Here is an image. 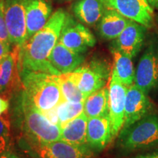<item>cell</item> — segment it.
Returning <instances> with one entry per match:
<instances>
[{"instance_id": "cell-30", "label": "cell", "mask_w": 158, "mask_h": 158, "mask_svg": "<svg viewBox=\"0 0 158 158\" xmlns=\"http://www.w3.org/2000/svg\"><path fill=\"white\" fill-rule=\"evenodd\" d=\"M0 158H19V157L13 151L8 149L3 153L0 154Z\"/></svg>"}, {"instance_id": "cell-12", "label": "cell", "mask_w": 158, "mask_h": 158, "mask_svg": "<svg viewBox=\"0 0 158 158\" xmlns=\"http://www.w3.org/2000/svg\"><path fill=\"white\" fill-rule=\"evenodd\" d=\"M152 108L147 94L135 84L127 87L126 94L124 123L122 128L129 126L149 115Z\"/></svg>"}, {"instance_id": "cell-26", "label": "cell", "mask_w": 158, "mask_h": 158, "mask_svg": "<svg viewBox=\"0 0 158 158\" xmlns=\"http://www.w3.org/2000/svg\"><path fill=\"white\" fill-rule=\"evenodd\" d=\"M0 41L10 46L9 33L6 25L5 15H4V0H0Z\"/></svg>"}, {"instance_id": "cell-3", "label": "cell", "mask_w": 158, "mask_h": 158, "mask_svg": "<svg viewBox=\"0 0 158 158\" xmlns=\"http://www.w3.org/2000/svg\"><path fill=\"white\" fill-rule=\"evenodd\" d=\"M21 110L23 131L30 145L51 143L60 140L61 128L51 123L23 94L21 100Z\"/></svg>"}, {"instance_id": "cell-2", "label": "cell", "mask_w": 158, "mask_h": 158, "mask_svg": "<svg viewBox=\"0 0 158 158\" xmlns=\"http://www.w3.org/2000/svg\"><path fill=\"white\" fill-rule=\"evenodd\" d=\"M23 94L41 112L53 109L64 100L58 75L37 71H21Z\"/></svg>"}, {"instance_id": "cell-29", "label": "cell", "mask_w": 158, "mask_h": 158, "mask_svg": "<svg viewBox=\"0 0 158 158\" xmlns=\"http://www.w3.org/2000/svg\"><path fill=\"white\" fill-rule=\"evenodd\" d=\"M10 46L0 41V62L10 53Z\"/></svg>"}, {"instance_id": "cell-4", "label": "cell", "mask_w": 158, "mask_h": 158, "mask_svg": "<svg viewBox=\"0 0 158 158\" xmlns=\"http://www.w3.org/2000/svg\"><path fill=\"white\" fill-rule=\"evenodd\" d=\"M122 150L133 152L158 147V115L149 114L120 131Z\"/></svg>"}, {"instance_id": "cell-28", "label": "cell", "mask_w": 158, "mask_h": 158, "mask_svg": "<svg viewBox=\"0 0 158 158\" xmlns=\"http://www.w3.org/2000/svg\"><path fill=\"white\" fill-rule=\"evenodd\" d=\"M9 108L8 99L0 95V116L3 115L7 112Z\"/></svg>"}, {"instance_id": "cell-5", "label": "cell", "mask_w": 158, "mask_h": 158, "mask_svg": "<svg viewBox=\"0 0 158 158\" xmlns=\"http://www.w3.org/2000/svg\"><path fill=\"white\" fill-rule=\"evenodd\" d=\"M110 68L101 60H92L73 71L78 89L85 98L106 86L110 76Z\"/></svg>"}, {"instance_id": "cell-18", "label": "cell", "mask_w": 158, "mask_h": 158, "mask_svg": "<svg viewBox=\"0 0 158 158\" xmlns=\"http://www.w3.org/2000/svg\"><path fill=\"white\" fill-rule=\"evenodd\" d=\"M130 21L115 10L106 9L99 21L98 31L100 35L106 40H115L124 31Z\"/></svg>"}, {"instance_id": "cell-11", "label": "cell", "mask_w": 158, "mask_h": 158, "mask_svg": "<svg viewBox=\"0 0 158 158\" xmlns=\"http://www.w3.org/2000/svg\"><path fill=\"white\" fill-rule=\"evenodd\" d=\"M109 114L113 139L120 133L124 123L126 94L127 86L122 84L118 78L111 73L109 87Z\"/></svg>"}, {"instance_id": "cell-6", "label": "cell", "mask_w": 158, "mask_h": 158, "mask_svg": "<svg viewBox=\"0 0 158 158\" xmlns=\"http://www.w3.org/2000/svg\"><path fill=\"white\" fill-rule=\"evenodd\" d=\"M27 0H4V15L12 45L21 48L27 40Z\"/></svg>"}, {"instance_id": "cell-13", "label": "cell", "mask_w": 158, "mask_h": 158, "mask_svg": "<svg viewBox=\"0 0 158 158\" xmlns=\"http://www.w3.org/2000/svg\"><path fill=\"white\" fill-rule=\"evenodd\" d=\"M134 84L146 94L158 84V54L153 48L148 49L140 59Z\"/></svg>"}, {"instance_id": "cell-16", "label": "cell", "mask_w": 158, "mask_h": 158, "mask_svg": "<svg viewBox=\"0 0 158 158\" xmlns=\"http://www.w3.org/2000/svg\"><path fill=\"white\" fill-rule=\"evenodd\" d=\"M52 15V4L49 0H27L26 22L27 40L40 30Z\"/></svg>"}, {"instance_id": "cell-19", "label": "cell", "mask_w": 158, "mask_h": 158, "mask_svg": "<svg viewBox=\"0 0 158 158\" xmlns=\"http://www.w3.org/2000/svg\"><path fill=\"white\" fill-rule=\"evenodd\" d=\"M106 9L102 0H78L72 6L75 16L88 26H94L98 23Z\"/></svg>"}, {"instance_id": "cell-22", "label": "cell", "mask_w": 158, "mask_h": 158, "mask_svg": "<svg viewBox=\"0 0 158 158\" xmlns=\"http://www.w3.org/2000/svg\"><path fill=\"white\" fill-rule=\"evenodd\" d=\"M109 89L107 87L100 89L85 99L84 113L88 118L98 117L108 114L109 110Z\"/></svg>"}, {"instance_id": "cell-32", "label": "cell", "mask_w": 158, "mask_h": 158, "mask_svg": "<svg viewBox=\"0 0 158 158\" xmlns=\"http://www.w3.org/2000/svg\"><path fill=\"white\" fill-rule=\"evenodd\" d=\"M147 2L153 8L158 9V0H147Z\"/></svg>"}, {"instance_id": "cell-7", "label": "cell", "mask_w": 158, "mask_h": 158, "mask_svg": "<svg viewBox=\"0 0 158 158\" xmlns=\"http://www.w3.org/2000/svg\"><path fill=\"white\" fill-rule=\"evenodd\" d=\"M59 41L74 52L83 54L94 46L96 39L82 23L77 22L72 15L67 13Z\"/></svg>"}, {"instance_id": "cell-24", "label": "cell", "mask_w": 158, "mask_h": 158, "mask_svg": "<svg viewBox=\"0 0 158 158\" xmlns=\"http://www.w3.org/2000/svg\"><path fill=\"white\" fill-rule=\"evenodd\" d=\"M84 102H75L64 100L56 109L59 118V126L61 130L73 119L78 117L84 112Z\"/></svg>"}, {"instance_id": "cell-10", "label": "cell", "mask_w": 158, "mask_h": 158, "mask_svg": "<svg viewBox=\"0 0 158 158\" xmlns=\"http://www.w3.org/2000/svg\"><path fill=\"white\" fill-rule=\"evenodd\" d=\"M39 158H92L94 151L88 145L76 146L61 140L30 145Z\"/></svg>"}, {"instance_id": "cell-14", "label": "cell", "mask_w": 158, "mask_h": 158, "mask_svg": "<svg viewBox=\"0 0 158 158\" xmlns=\"http://www.w3.org/2000/svg\"><path fill=\"white\" fill-rule=\"evenodd\" d=\"M146 29L143 25L130 20L124 31L115 39L113 48L133 59L143 44Z\"/></svg>"}, {"instance_id": "cell-8", "label": "cell", "mask_w": 158, "mask_h": 158, "mask_svg": "<svg viewBox=\"0 0 158 158\" xmlns=\"http://www.w3.org/2000/svg\"><path fill=\"white\" fill-rule=\"evenodd\" d=\"M106 9L115 10L124 17L151 28L154 23V8L147 0H102Z\"/></svg>"}, {"instance_id": "cell-27", "label": "cell", "mask_w": 158, "mask_h": 158, "mask_svg": "<svg viewBox=\"0 0 158 158\" xmlns=\"http://www.w3.org/2000/svg\"><path fill=\"white\" fill-rule=\"evenodd\" d=\"M42 113L44 114V116L48 118L51 123L59 126V118H58V115H57L56 108H53V109L46 110V111L42 112Z\"/></svg>"}, {"instance_id": "cell-31", "label": "cell", "mask_w": 158, "mask_h": 158, "mask_svg": "<svg viewBox=\"0 0 158 158\" xmlns=\"http://www.w3.org/2000/svg\"><path fill=\"white\" fill-rule=\"evenodd\" d=\"M133 158H158V151L155 152L145 154V155H140Z\"/></svg>"}, {"instance_id": "cell-20", "label": "cell", "mask_w": 158, "mask_h": 158, "mask_svg": "<svg viewBox=\"0 0 158 158\" xmlns=\"http://www.w3.org/2000/svg\"><path fill=\"white\" fill-rule=\"evenodd\" d=\"M89 118L84 112L62 129L60 140L76 146L87 145V124Z\"/></svg>"}, {"instance_id": "cell-25", "label": "cell", "mask_w": 158, "mask_h": 158, "mask_svg": "<svg viewBox=\"0 0 158 158\" xmlns=\"http://www.w3.org/2000/svg\"><path fill=\"white\" fill-rule=\"evenodd\" d=\"M10 122L7 116H0V154L10 147Z\"/></svg>"}, {"instance_id": "cell-1", "label": "cell", "mask_w": 158, "mask_h": 158, "mask_svg": "<svg viewBox=\"0 0 158 158\" xmlns=\"http://www.w3.org/2000/svg\"><path fill=\"white\" fill-rule=\"evenodd\" d=\"M67 12L59 8L51 15L40 30L32 35L20 48V70L37 71L53 75H61L48 60L53 48L58 43Z\"/></svg>"}, {"instance_id": "cell-9", "label": "cell", "mask_w": 158, "mask_h": 158, "mask_svg": "<svg viewBox=\"0 0 158 158\" xmlns=\"http://www.w3.org/2000/svg\"><path fill=\"white\" fill-rule=\"evenodd\" d=\"M19 51L20 47L15 46L0 62V95L6 98L23 88Z\"/></svg>"}, {"instance_id": "cell-21", "label": "cell", "mask_w": 158, "mask_h": 158, "mask_svg": "<svg viewBox=\"0 0 158 158\" xmlns=\"http://www.w3.org/2000/svg\"><path fill=\"white\" fill-rule=\"evenodd\" d=\"M111 54L114 61L111 73L122 84L129 87L135 81V71L134 70L132 59L114 48H111Z\"/></svg>"}, {"instance_id": "cell-17", "label": "cell", "mask_w": 158, "mask_h": 158, "mask_svg": "<svg viewBox=\"0 0 158 158\" xmlns=\"http://www.w3.org/2000/svg\"><path fill=\"white\" fill-rule=\"evenodd\" d=\"M48 60L61 74H65L80 67L84 62V56L82 54L71 51L58 41L49 55Z\"/></svg>"}, {"instance_id": "cell-15", "label": "cell", "mask_w": 158, "mask_h": 158, "mask_svg": "<svg viewBox=\"0 0 158 158\" xmlns=\"http://www.w3.org/2000/svg\"><path fill=\"white\" fill-rule=\"evenodd\" d=\"M113 137L109 114L89 118L86 143L93 151L100 152L107 147Z\"/></svg>"}, {"instance_id": "cell-23", "label": "cell", "mask_w": 158, "mask_h": 158, "mask_svg": "<svg viewBox=\"0 0 158 158\" xmlns=\"http://www.w3.org/2000/svg\"><path fill=\"white\" fill-rule=\"evenodd\" d=\"M58 79L64 100L75 102H84L86 98L78 89L76 80L73 76L72 73L59 75Z\"/></svg>"}]
</instances>
